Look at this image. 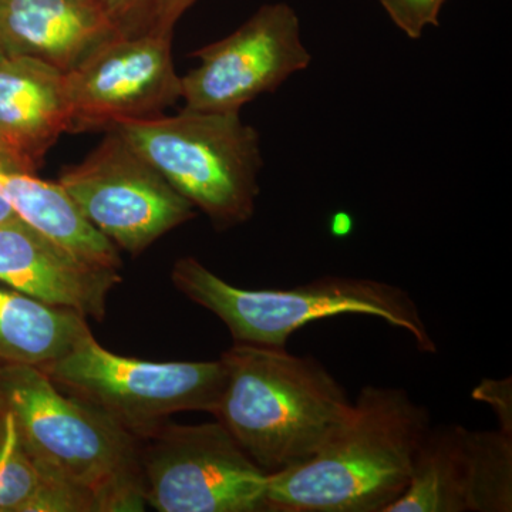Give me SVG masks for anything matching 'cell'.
<instances>
[{"label": "cell", "instance_id": "obj_2", "mask_svg": "<svg viewBox=\"0 0 512 512\" xmlns=\"http://www.w3.org/2000/svg\"><path fill=\"white\" fill-rule=\"evenodd\" d=\"M0 403L15 416L40 476L72 512L144 511L140 441L116 421L37 366L0 365Z\"/></svg>", "mask_w": 512, "mask_h": 512}, {"label": "cell", "instance_id": "obj_13", "mask_svg": "<svg viewBox=\"0 0 512 512\" xmlns=\"http://www.w3.org/2000/svg\"><path fill=\"white\" fill-rule=\"evenodd\" d=\"M69 128L64 73L29 57L0 56V136L25 170L35 174Z\"/></svg>", "mask_w": 512, "mask_h": 512}, {"label": "cell", "instance_id": "obj_15", "mask_svg": "<svg viewBox=\"0 0 512 512\" xmlns=\"http://www.w3.org/2000/svg\"><path fill=\"white\" fill-rule=\"evenodd\" d=\"M0 195L15 208L20 220L74 255L107 268H121L119 249L84 220L59 183L40 180L0 161Z\"/></svg>", "mask_w": 512, "mask_h": 512}, {"label": "cell", "instance_id": "obj_19", "mask_svg": "<svg viewBox=\"0 0 512 512\" xmlns=\"http://www.w3.org/2000/svg\"><path fill=\"white\" fill-rule=\"evenodd\" d=\"M396 28L409 39H420L426 29L439 28L447 0H379Z\"/></svg>", "mask_w": 512, "mask_h": 512}, {"label": "cell", "instance_id": "obj_14", "mask_svg": "<svg viewBox=\"0 0 512 512\" xmlns=\"http://www.w3.org/2000/svg\"><path fill=\"white\" fill-rule=\"evenodd\" d=\"M476 461L473 430L430 426L402 497L387 512H473Z\"/></svg>", "mask_w": 512, "mask_h": 512}, {"label": "cell", "instance_id": "obj_22", "mask_svg": "<svg viewBox=\"0 0 512 512\" xmlns=\"http://www.w3.org/2000/svg\"><path fill=\"white\" fill-rule=\"evenodd\" d=\"M20 220L18 212L15 211V208L10 205L8 200L0 195V225L10 224V222H15Z\"/></svg>", "mask_w": 512, "mask_h": 512}, {"label": "cell", "instance_id": "obj_21", "mask_svg": "<svg viewBox=\"0 0 512 512\" xmlns=\"http://www.w3.org/2000/svg\"><path fill=\"white\" fill-rule=\"evenodd\" d=\"M197 0H170L161 19V30L163 32H174L175 25L181 16L191 8Z\"/></svg>", "mask_w": 512, "mask_h": 512}, {"label": "cell", "instance_id": "obj_4", "mask_svg": "<svg viewBox=\"0 0 512 512\" xmlns=\"http://www.w3.org/2000/svg\"><path fill=\"white\" fill-rule=\"evenodd\" d=\"M171 281L178 292L220 318L234 343L285 348L296 330L315 320L366 315L406 330L420 352H437L412 296L376 279L323 276L291 289H242L184 256L175 262Z\"/></svg>", "mask_w": 512, "mask_h": 512}, {"label": "cell", "instance_id": "obj_12", "mask_svg": "<svg viewBox=\"0 0 512 512\" xmlns=\"http://www.w3.org/2000/svg\"><path fill=\"white\" fill-rule=\"evenodd\" d=\"M119 36L97 0H0V53L70 72Z\"/></svg>", "mask_w": 512, "mask_h": 512}, {"label": "cell", "instance_id": "obj_9", "mask_svg": "<svg viewBox=\"0 0 512 512\" xmlns=\"http://www.w3.org/2000/svg\"><path fill=\"white\" fill-rule=\"evenodd\" d=\"M192 56L200 63L181 77V99L188 109L215 113H241L312 63L301 19L285 2L262 5L231 35Z\"/></svg>", "mask_w": 512, "mask_h": 512}, {"label": "cell", "instance_id": "obj_3", "mask_svg": "<svg viewBox=\"0 0 512 512\" xmlns=\"http://www.w3.org/2000/svg\"><path fill=\"white\" fill-rule=\"evenodd\" d=\"M221 359L227 376L212 416L266 474L305 463L348 416L352 402L315 357L234 343Z\"/></svg>", "mask_w": 512, "mask_h": 512}, {"label": "cell", "instance_id": "obj_24", "mask_svg": "<svg viewBox=\"0 0 512 512\" xmlns=\"http://www.w3.org/2000/svg\"><path fill=\"white\" fill-rule=\"evenodd\" d=\"M0 56H3L2 53H0Z\"/></svg>", "mask_w": 512, "mask_h": 512}, {"label": "cell", "instance_id": "obj_8", "mask_svg": "<svg viewBox=\"0 0 512 512\" xmlns=\"http://www.w3.org/2000/svg\"><path fill=\"white\" fill-rule=\"evenodd\" d=\"M57 183L84 220L133 256L195 217L194 205L114 128Z\"/></svg>", "mask_w": 512, "mask_h": 512}, {"label": "cell", "instance_id": "obj_17", "mask_svg": "<svg viewBox=\"0 0 512 512\" xmlns=\"http://www.w3.org/2000/svg\"><path fill=\"white\" fill-rule=\"evenodd\" d=\"M0 512H72L43 480L26 451L15 416L0 403Z\"/></svg>", "mask_w": 512, "mask_h": 512}, {"label": "cell", "instance_id": "obj_16", "mask_svg": "<svg viewBox=\"0 0 512 512\" xmlns=\"http://www.w3.org/2000/svg\"><path fill=\"white\" fill-rule=\"evenodd\" d=\"M89 330L79 313L0 289V365L45 366Z\"/></svg>", "mask_w": 512, "mask_h": 512}, {"label": "cell", "instance_id": "obj_18", "mask_svg": "<svg viewBox=\"0 0 512 512\" xmlns=\"http://www.w3.org/2000/svg\"><path fill=\"white\" fill-rule=\"evenodd\" d=\"M117 35L134 37L163 32L161 19L170 0H97Z\"/></svg>", "mask_w": 512, "mask_h": 512}, {"label": "cell", "instance_id": "obj_20", "mask_svg": "<svg viewBox=\"0 0 512 512\" xmlns=\"http://www.w3.org/2000/svg\"><path fill=\"white\" fill-rule=\"evenodd\" d=\"M471 396L478 402L487 403L494 410L500 430L512 436V382L508 379H484Z\"/></svg>", "mask_w": 512, "mask_h": 512}, {"label": "cell", "instance_id": "obj_1", "mask_svg": "<svg viewBox=\"0 0 512 512\" xmlns=\"http://www.w3.org/2000/svg\"><path fill=\"white\" fill-rule=\"evenodd\" d=\"M429 410L397 387L366 386L305 463L268 474L275 512H387L406 491Z\"/></svg>", "mask_w": 512, "mask_h": 512}, {"label": "cell", "instance_id": "obj_5", "mask_svg": "<svg viewBox=\"0 0 512 512\" xmlns=\"http://www.w3.org/2000/svg\"><path fill=\"white\" fill-rule=\"evenodd\" d=\"M114 130L218 231L255 214L264 167L261 136L241 113L184 107L175 116L123 121Z\"/></svg>", "mask_w": 512, "mask_h": 512}, {"label": "cell", "instance_id": "obj_11", "mask_svg": "<svg viewBox=\"0 0 512 512\" xmlns=\"http://www.w3.org/2000/svg\"><path fill=\"white\" fill-rule=\"evenodd\" d=\"M0 282L46 305L103 320L121 276L18 220L0 225Z\"/></svg>", "mask_w": 512, "mask_h": 512}, {"label": "cell", "instance_id": "obj_23", "mask_svg": "<svg viewBox=\"0 0 512 512\" xmlns=\"http://www.w3.org/2000/svg\"><path fill=\"white\" fill-rule=\"evenodd\" d=\"M0 161L15 165V167L20 168V170L26 171L25 167L20 163L19 158L16 157V154L13 153L12 148L6 144V141L3 140L2 136H0Z\"/></svg>", "mask_w": 512, "mask_h": 512}, {"label": "cell", "instance_id": "obj_10", "mask_svg": "<svg viewBox=\"0 0 512 512\" xmlns=\"http://www.w3.org/2000/svg\"><path fill=\"white\" fill-rule=\"evenodd\" d=\"M173 33L111 37L64 73L69 133L153 119L177 103L181 76L174 66Z\"/></svg>", "mask_w": 512, "mask_h": 512}, {"label": "cell", "instance_id": "obj_7", "mask_svg": "<svg viewBox=\"0 0 512 512\" xmlns=\"http://www.w3.org/2000/svg\"><path fill=\"white\" fill-rule=\"evenodd\" d=\"M138 441L144 497L154 510L268 511V474L220 421L165 423Z\"/></svg>", "mask_w": 512, "mask_h": 512}, {"label": "cell", "instance_id": "obj_6", "mask_svg": "<svg viewBox=\"0 0 512 512\" xmlns=\"http://www.w3.org/2000/svg\"><path fill=\"white\" fill-rule=\"evenodd\" d=\"M40 369L64 393L99 410L137 440L175 413L212 414L227 376L221 357L208 362H146L103 348L92 330Z\"/></svg>", "mask_w": 512, "mask_h": 512}]
</instances>
